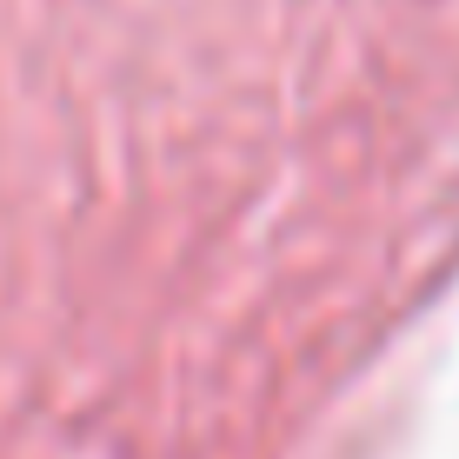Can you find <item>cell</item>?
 <instances>
[]
</instances>
